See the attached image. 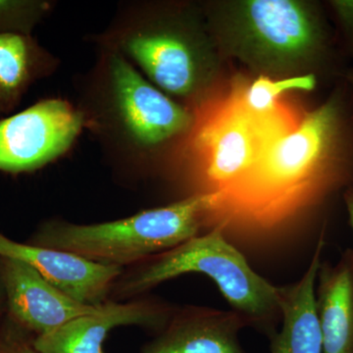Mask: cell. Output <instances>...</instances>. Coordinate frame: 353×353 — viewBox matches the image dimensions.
Returning <instances> with one entry per match:
<instances>
[{
    "label": "cell",
    "mask_w": 353,
    "mask_h": 353,
    "mask_svg": "<svg viewBox=\"0 0 353 353\" xmlns=\"http://www.w3.org/2000/svg\"><path fill=\"white\" fill-rule=\"evenodd\" d=\"M301 116L236 185L217 196L208 229L265 243L301 218L320 220L353 188V92L343 80Z\"/></svg>",
    "instance_id": "1"
},
{
    "label": "cell",
    "mask_w": 353,
    "mask_h": 353,
    "mask_svg": "<svg viewBox=\"0 0 353 353\" xmlns=\"http://www.w3.org/2000/svg\"><path fill=\"white\" fill-rule=\"evenodd\" d=\"M77 81L85 129L118 167L139 171L165 146L190 136L196 118L118 53L97 48Z\"/></svg>",
    "instance_id": "2"
},
{
    "label": "cell",
    "mask_w": 353,
    "mask_h": 353,
    "mask_svg": "<svg viewBox=\"0 0 353 353\" xmlns=\"http://www.w3.org/2000/svg\"><path fill=\"white\" fill-rule=\"evenodd\" d=\"M90 38L97 48L124 57L170 97L201 101L214 81L213 43L189 8L125 2L108 27Z\"/></svg>",
    "instance_id": "3"
},
{
    "label": "cell",
    "mask_w": 353,
    "mask_h": 353,
    "mask_svg": "<svg viewBox=\"0 0 353 353\" xmlns=\"http://www.w3.org/2000/svg\"><path fill=\"white\" fill-rule=\"evenodd\" d=\"M212 34L227 53L259 76L340 75L333 38L318 6L296 0H243L209 14Z\"/></svg>",
    "instance_id": "4"
},
{
    "label": "cell",
    "mask_w": 353,
    "mask_h": 353,
    "mask_svg": "<svg viewBox=\"0 0 353 353\" xmlns=\"http://www.w3.org/2000/svg\"><path fill=\"white\" fill-rule=\"evenodd\" d=\"M217 194L199 192L163 208L94 224L51 220L29 243L74 253L90 261L122 268L168 252L208 228Z\"/></svg>",
    "instance_id": "5"
},
{
    "label": "cell",
    "mask_w": 353,
    "mask_h": 353,
    "mask_svg": "<svg viewBox=\"0 0 353 353\" xmlns=\"http://www.w3.org/2000/svg\"><path fill=\"white\" fill-rule=\"evenodd\" d=\"M134 273L118 285L123 297L136 296L183 274L199 273L211 279L234 311L250 326L262 330L269 338L277 331L281 312V287L259 275L238 246L219 228L199 234L168 252L141 262Z\"/></svg>",
    "instance_id": "6"
},
{
    "label": "cell",
    "mask_w": 353,
    "mask_h": 353,
    "mask_svg": "<svg viewBox=\"0 0 353 353\" xmlns=\"http://www.w3.org/2000/svg\"><path fill=\"white\" fill-rule=\"evenodd\" d=\"M245 82H238L196 132L204 189L224 194L236 185L266 150L296 125L279 102L268 112H255L245 99Z\"/></svg>",
    "instance_id": "7"
},
{
    "label": "cell",
    "mask_w": 353,
    "mask_h": 353,
    "mask_svg": "<svg viewBox=\"0 0 353 353\" xmlns=\"http://www.w3.org/2000/svg\"><path fill=\"white\" fill-rule=\"evenodd\" d=\"M85 129L75 104L58 97L41 99L0 119V172L31 173L57 161Z\"/></svg>",
    "instance_id": "8"
},
{
    "label": "cell",
    "mask_w": 353,
    "mask_h": 353,
    "mask_svg": "<svg viewBox=\"0 0 353 353\" xmlns=\"http://www.w3.org/2000/svg\"><path fill=\"white\" fill-rule=\"evenodd\" d=\"M0 280L13 321L34 336L50 333L80 316L99 313L102 308V304L75 301L19 260L0 257Z\"/></svg>",
    "instance_id": "9"
},
{
    "label": "cell",
    "mask_w": 353,
    "mask_h": 353,
    "mask_svg": "<svg viewBox=\"0 0 353 353\" xmlns=\"http://www.w3.org/2000/svg\"><path fill=\"white\" fill-rule=\"evenodd\" d=\"M0 257L19 260L77 301L99 305L108 296L122 268L90 261L74 253L21 243L0 233Z\"/></svg>",
    "instance_id": "10"
},
{
    "label": "cell",
    "mask_w": 353,
    "mask_h": 353,
    "mask_svg": "<svg viewBox=\"0 0 353 353\" xmlns=\"http://www.w3.org/2000/svg\"><path fill=\"white\" fill-rule=\"evenodd\" d=\"M163 304L150 301L102 304L95 314L80 316L50 333L34 336L39 353H104L103 343L111 330L141 325L161 330L170 318Z\"/></svg>",
    "instance_id": "11"
},
{
    "label": "cell",
    "mask_w": 353,
    "mask_h": 353,
    "mask_svg": "<svg viewBox=\"0 0 353 353\" xmlns=\"http://www.w3.org/2000/svg\"><path fill=\"white\" fill-rule=\"evenodd\" d=\"M246 326L236 311L190 306L172 314L141 353H245L239 334Z\"/></svg>",
    "instance_id": "12"
},
{
    "label": "cell",
    "mask_w": 353,
    "mask_h": 353,
    "mask_svg": "<svg viewBox=\"0 0 353 353\" xmlns=\"http://www.w3.org/2000/svg\"><path fill=\"white\" fill-rule=\"evenodd\" d=\"M315 306L323 353H353V250L319 266Z\"/></svg>",
    "instance_id": "13"
},
{
    "label": "cell",
    "mask_w": 353,
    "mask_h": 353,
    "mask_svg": "<svg viewBox=\"0 0 353 353\" xmlns=\"http://www.w3.org/2000/svg\"><path fill=\"white\" fill-rule=\"evenodd\" d=\"M324 245L321 236L303 277L294 284L281 287L282 326L270 336L271 353H323L315 287Z\"/></svg>",
    "instance_id": "14"
},
{
    "label": "cell",
    "mask_w": 353,
    "mask_h": 353,
    "mask_svg": "<svg viewBox=\"0 0 353 353\" xmlns=\"http://www.w3.org/2000/svg\"><path fill=\"white\" fill-rule=\"evenodd\" d=\"M59 58L34 37L0 34V119L19 105L32 85L57 72Z\"/></svg>",
    "instance_id": "15"
},
{
    "label": "cell",
    "mask_w": 353,
    "mask_h": 353,
    "mask_svg": "<svg viewBox=\"0 0 353 353\" xmlns=\"http://www.w3.org/2000/svg\"><path fill=\"white\" fill-rule=\"evenodd\" d=\"M317 76L307 75L270 78L259 76L250 83H246L245 99L248 108L255 112H268L277 108L278 99L292 90L312 92L317 87Z\"/></svg>",
    "instance_id": "16"
},
{
    "label": "cell",
    "mask_w": 353,
    "mask_h": 353,
    "mask_svg": "<svg viewBox=\"0 0 353 353\" xmlns=\"http://www.w3.org/2000/svg\"><path fill=\"white\" fill-rule=\"evenodd\" d=\"M54 6L50 0H0V34L32 37Z\"/></svg>",
    "instance_id": "17"
},
{
    "label": "cell",
    "mask_w": 353,
    "mask_h": 353,
    "mask_svg": "<svg viewBox=\"0 0 353 353\" xmlns=\"http://www.w3.org/2000/svg\"><path fill=\"white\" fill-rule=\"evenodd\" d=\"M12 321L0 326V353H39L34 336Z\"/></svg>",
    "instance_id": "18"
},
{
    "label": "cell",
    "mask_w": 353,
    "mask_h": 353,
    "mask_svg": "<svg viewBox=\"0 0 353 353\" xmlns=\"http://www.w3.org/2000/svg\"><path fill=\"white\" fill-rule=\"evenodd\" d=\"M328 3L343 34L348 54L353 59V0H331Z\"/></svg>",
    "instance_id": "19"
},
{
    "label": "cell",
    "mask_w": 353,
    "mask_h": 353,
    "mask_svg": "<svg viewBox=\"0 0 353 353\" xmlns=\"http://www.w3.org/2000/svg\"><path fill=\"white\" fill-rule=\"evenodd\" d=\"M343 201L345 203V209H347L348 219H350L353 233V188L345 192V194H343Z\"/></svg>",
    "instance_id": "20"
},
{
    "label": "cell",
    "mask_w": 353,
    "mask_h": 353,
    "mask_svg": "<svg viewBox=\"0 0 353 353\" xmlns=\"http://www.w3.org/2000/svg\"><path fill=\"white\" fill-rule=\"evenodd\" d=\"M343 79L347 82V85H350V88H352L353 92V68L347 70Z\"/></svg>",
    "instance_id": "21"
}]
</instances>
